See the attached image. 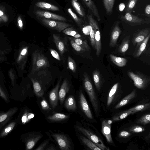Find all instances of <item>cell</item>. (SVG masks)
I'll use <instances>...</instances> for the list:
<instances>
[{
	"instance_id": "1f68e13d",
	"label": "cell",
	"mask_w": 150,
	"mask_h": 150,
	"mask_svg": "<svg viewBox=\"0 0 150 150\" xmlns=\"http://www.w3.org/2000/svg\"><path fill=\"white\" fill-rule=\"evenodd\" d=\"M129 37L125 38L119 48V52L122 54H124L129 48Z\"/></svg>"
},
{
	"instance_id": "5bb4252c",
	"label": "cell",
	"mask_w": 150,
	"mask_h": 150,
	"mask_svg": "<svg viewBox=\"0 0 150 150\" xmlns=\"http://www.w3.org/2000/svg\"><path fill=\"white\" fill-rule=\"evenodd\" d=\"M70 85L67 78L63 81L58 92V100L62 104L64 102L67 94L69 92Z\"/></svg>"
},
{
	"instance_id": "3957f363",
	"label": "cell",
	"mask_w": 150,
	"mask_h": 150,
	"mask_svg": "<svg viewBox=\"0 0 150 150\" xmlns=\"http://www.w3.org/2000/svg\"><path fill=\"white\" fill-rule=\"evenodd\" d=\"M88 18L90 24L92 27L94 31L96 54L98 57L101 52L102 50L101 36L99 28L97 23L93 18L91 15H88Z\"/></svg>"
},
{
	"instance_id": "bcb514c9",
	"label": "cell",
	"mask_w": 150,
	"mask_h": 150,
	"mask_svg": "<svg viewBox=\"0 0 150 150\" xmlns=\"http://www.w3.org/2000/svg\"><path fill=\"white\" fill-rule=\"evenodd\" d=\"M41 107L42 109L43 110H51V109L44 98H43L40 103Z\"/></svg>"
},
{
	"instance_id": "4dcf8cb0",
	"label": "cell",
	"mask_w": 150,
	"mask_h": 150,
	"mask_svg": "<svg viewBox=\"0 0 150 150\" xmlns=\"http://www.w3.org/2000/svg\"><path fill=\"white\" fill-rule=\"evenodd\" d=\"M15 121L10 123L0 133V138L4 137L9 133L13 129L16 125Z\"/></svg>"
},
{
	"instance_id": "ac0fdd59",
	"label": "cell",
	"mask_w": 150,
	"mask_h": 150,
	"mask_svg": "<svg viewBox=\"0 0 150 150\" xmlns=\"http://www.w3.org/2000/svg\"><path fill=\"white\" fill-rule=\"evenodd\" d=\"M53 42L61 55L62 56L66 51L64 43L60 37L56 34H53Z\"/></svg>"
},
{
	"instance_id": "cb8c5ba5",
	"label": "cell",
	"mask_w": 150,
	"mask_h": 150,
	"mask_svg": "<svg viewBox=\"0 0 150 150\" xmlns=\"http://www.w3.org/2000/svg\"><path fill=\"white\" fill-rule=\"evenodd\" d=\"M110 57L112 62L118 67H123L127 62V59L124 58L116 57L111 54H110Z\"/></svg>"
},
{
	"instance_id": "74e56055",
	"label": "cell",
	"mask_w": 150,
	"mask_h": 150,
	"mask_svg": "<svg viewBox=\"0 0 150 150\" xmlns=\"http://www.w3.org/2000/svg\"><path fill=\"white\" fill-rule=\"evenodd\" d=\"M34 114L31 112L26 111L23 114L21 118V121L23 124H25L28 122L34 117Z\"/></svg>"
},
{
	"instance_id": "44dd1931",
	"label": "cell",
	"mask_w": 150,
	"mask_h": 150,
	"mask_svg": "<svg viewBox=\"0 0 150 150\" xmlns=\"http://www.w3.org/2000/svg\"><path fill=\"white\" fill-rule=\"evenodd\" d=\"M136 95V91L134 90L130 93L124 98L115 107V109H117L127 104L132 99L134 98Z\"/></svg>"
},
{
	"instance_id": "7c38bea8",
	"label": "cell",
	"mask_w": 150,
	"mask_h": 150,
	"mask_svg": "<svg viewBox=\"0 0 150 150\" xmlns=\"http://www.w3.org/2000/svg\"><path fill=\"white\" fill-rule=\"evenodd\" d=\"M62 77L61 76L54 88L50 92L49 99L52 108L54 109L57 106L58 100V90Z\"/></svg>"
},
{
	"instance_id": "9a60e30c",
	"label": "cell",
	"mask_w": 150,
	"mask_h": 150,
	"mask_svg": "<svg viewBox=\"0 0 150 150\" xmlns=\"http://www.w3.org/2000/svg\"><path fill=\"white\" fill-rule=\"evenodd\" d=\"M18 110V108L15 107L11 108L6 112L0 114V128L9 120Z\"/></svg>"
},
{
	"instance_id": "e575fe53",
	"label": "cell",
	"mask_w": 150,
	"mask_h": 150,
	"mask_svg": "<svg viewBox=\"0 0 150 150\" xmlns=\"http://www.w3.org/2000/svg\"><path fill=\"white\" fill-rule=\"evenodd\" d=\"M76 43L80 45L86 51L89 50L90 47L86 40H83L79 38L70 37Z\"/></svg>"
},
{
	"instance_id": "d6986e66",
	"label": "cell",
	"mask_w": 150,
	"mask_h": 150,
	"mask_svg": "<svg viewBox=\"0 0 150 150\" xmlns=\"http://www.w3.org/2000/svg\"><path fill=\"white\" fill-rule=\"evenodd\" d=\"M64 106L67 110L74 111L77 109V105L75 98L72 95L69 96L65 100Z\"/></svg>"
},
{
	"instance_id": "603a6c76",
	"label": "cell",
	"mask_w": 150,
	"mask_h": 150,
	"mask_svg": "<svg viewBox=\"0 0 150 150\" xmlns=\"http://www.w3.org/2000/svg\"><path fill=\"white\" fill-rule=\"evenodd\" d=\"M69 117V115L63 113H55L47 117V119L52 122L64 121Z\"/></svg>"
},
{
	"instance_id": "30bf717a",
	"label": "cell",
	"mask_w": 150,
	"mask_h": 150,
	"mask_svg": "<svg viewBox=\"0 0 150 150\" xmlns=\"http://www.w3.org/2000/svg\"><path fill=\"white\" fill-rule=\"evenodd\" d=\"M37 17L52 20L66 21L67 19L63 16L48 11L37 10L35 12Z\"/></svg>"
},
{
	"instance_id": "b9f144b4",
	"label": "cell",
	"mask_w": 150,
	"mask_h": 150,
	"mask_svg": "<svg viewBox=\"0 0 150 150\" xmlns=\"http://www.w3.org/2000/svg\"><path fill=\"white\" fill-rule=\"evenodd\" d=\"M70 44L73 48L76 51L80 52L86 51L80 45L76 43L70 37H68Z\"/></svg>"
},
{
	"instance_id": "ffe728a7",
	"label": "cell",
	"mask_w": 150,
	"mask_h": 150,
	"mask_svg": "<svg viewBox=\"0 0 150 150\" xmlns=\"http://www.w3.org/2000/svg\"><path fill=\"white\" fill-rule=\"evenodd\" d=\"M88 9L96 18L98 21H100V18L99 15L97 7L92 0H83Z\"/></svg>"
},
{
	"instance_id": "681fc988",
	"label": "cell",
	"mask_w": 150,
	"mask_h": 150,
	"mask_svg": "<svg viewBox=\"0 0 150 150\" xmlns=\"http://www.w3.org/2000/svg\"><path fill=\"white\" fill-rule=\"evenodd\" d=\"M131 133L129 132L123 131L120 132L119 134V136L121 137L126 138L129 137Z\"/></svg>"
},
{
	"instance_id": "277c9868",
	"label": "cell",
	"mask_w": 150,
	"mask_h": 150,
	"mask_svg": "<svg viewBox=\"0 0 150 150\" xmlns=\"http://www.w3.org/2000/svg\"><path fill=\"white\" fill-rule=\"evenodd\" d=\"M33 56V71H38L49 67L50 64L47 58L39 50L35 52Z\"/></svg>"
},
{
	"instance_id": "ab89813d",
	"label": "cell",
	"mask_w": 150,
	"mask_h": 150,
	"mask_svg": "<svg viewBox=\"0 0 150 150\" xmlns=\"http://www.w3.org/2000/svg\"><path fill=\"white\" fill-rule=\"evenodd\" d=\"M68 65L69 68L73 72H76V66L74 60L70 56L68 57Z\"/></svg>"
},
{
	"instance_id": "7dc6e473",
	"label": "cell",
	"mask_w": 150,
	"mask_h": 150,
	"mask_svg": "<svg viewBox=\"0 0 150 150\" xmlns=\"http://www.w3.org/2000/svg\"><path fill=\"white\" fill-rule=\"evenodd\" d=\"M50 140L49 139H46L43 141L39 146H38L35 150H45Z\"/></svg>"
},
{
	"instance_id": "db71d44e",
	"label": "cell",
	"mask_w": 150,
	"mask_h": 150,
	"mask_svg": "<svg viewBox=\"0 0 150 150\" xmlns=\"http://www.w3.org/2000/svg\"><path fill=\"white\" fill-rule=\"evenodd\" d=\"M0 17L4 21L7 20V18L6 16H4V14L2 11L0 10Z\"/></svg>"
},
{
	"instance_id": "60d3db41",
	"label": "cell",
	"mask_w": 150,
	"mask_h": 150,
	"mask_svg": "<svg viewBox=\"0 0 150 150\" xmlns=\"http://www.w3.org/2000/svg\"><path fill=\"white\" fill-rule=\"evenodd\" d=\"M89 34L90 37V41L91 44L95 50L96 45L95 40V33L93 28L91 25Z\"/></svg>"
},
{
	"instance_id": "ee69618b",
	"label": "cell",
	"mask_w": 150,
	"mask_h": 150,
	"mask_svg": "<svg viewBox=\"0 0 150 150\" xmlns=\"http://www.w3.org/2000/svg\"><path fill=\"white\" fill-rule=\"evenodd\" d=\"M137 1V0H129L126 9L127 12H130L132 10L135 5Z\"/></svg>"
},
{
	"instance_id": "52a82bcc",
	"label": "cell",
	"mask_w": 150,
	"mask_h": 150,
	"mask_svg": "<svg viewBox=\"0 0 150 150\" xmlns=\"http://www.w3.org/2000/svg\"><path fill=\"white\" fill-rule=\"evenodd\" d=\"M51 135L61 150H71V142L66 135L64 134L57 133H52Z\"/></svg>"
},
{
	"instance_id": "f1b7e54d",
	"label": "cell",
	"mask_w": 150,
	"mask_h": 150,
	"mask_svg": "<svg viewBox=\"0 0 150 150\" xmlns=\"http://www.w3.org/2000/svg\"><path fill=\"white\" fill-rule=\"evenodd\" d=\"M150 107V103H146L136 106L130 108L127 110L132 112V114L139 111L145 110L149 108Z\"/></svg>"
},
{
	"instance_id": "484cf974",
	"label": "cell",
	"mask_w": 150,
	"mask_h": 150,
	"mask_svg": "<svg viewBox=\"0 0 150 150\" xmlns=\"http://www.w3.org/2000/svg\"><path fill=\"white\" fill-rule=\"evenodd\" d=\"M118 86V83L115 84L110 89L108 96L107 105L109 106L112 102L117 89Z\"/></svg>"
},
{
	"instance_id": "836d02e7",
	"label": "cell",
	"mask_w": 150,
	"mask_h": 150,
	"mask_svg": "<svg viewBox=\"0 0 150 150\" xmlns=\"http://www.w3.org/2000/svg\"><path fill=\"white\" fill-rule=\"evenodd\" d=\"M65 34L75 38H79L81 35L71 27L67 28L62 31Z\"/></svg>"
},
{
	"instance_id": "8d00e7d4",
	"label": "cell",
	"mask_w": 150,
	"mask_h": 150,
	"mask_svg": "<svg viewBox=\"0 0 150 150\" xmlns=\"http://www.w3.org/2000/svg\"><path fill=\"white\" fill-rule=\"evenodd\" d=\"M71 4L74 8L80 15L83 17L85 15L84 12L80 6L77 0H71Z\"/></svg>"
},
{
	"instance_id": "8fae6325",
	"label": "cell",
	"mask_w": 150,
	"mask_h": 150,
	"mask_svg": "<svg viewBox=\"0 0 150 150\" xmlns=\"http://www.w3.org/2000/svg\"><path fill=\"white\" fill-rule=\"evenodd\" d=\"M112 123V121L111 120H103L102 123V132L107 142L110 144L113 143L111 133Z\"/></svg>"
},
{
	"instance_id": "2e32d148",
	"label": "cell",
	"mask_w": 150,
	"mask_h": 150,
	"mask_svg": "<svg viewBox=\"0 0 150 150\" xmlns=\"http://www.w3.org/2000/svg\"><path fill=\"white\" fill-rule=\"evenodd\" d=\"M149 33L150 31L149 29L145 28L141 30L133 39V44H137V46H139Z\"/></svg>"
},
{
	"instance_id": "5b68a950",
	"label": "cell",
	"mask_w": 150,
	"mask_h": 150,
	"mask_svg": "<svg viewBox=\"0 0 150 150\" xmlns=\"http://www.w3.org/2000/svg\"><path fill=\"white\" fill-rule=\"evenodd\" d=\"M76 129L94 143L101 150H109V147L106 146L100 139L90 131L79 125L75 126Z\"/></svg>"
},
{
	"instance_id": "f5cc1de1",
	"label": "cell",
	"mask_w": 150,
	"mask_h": 150,
	"mask_svg": "<svg viewBox=\"0 0 150 150\" xmlns=\"http://www.w3.org/2000/svg\"><path fill=\"white\" fill-rule=\"evenodd\" d=\"M125 7V5L123 3L120 4L119 6V8L120 11H122Z\"/></svg>"
},
{
	"instance_id": "ba28073f",
	"label": "cell",
	"mask_w": 150,
	"mask_h": 150,
	"mask_svg": "<svg viewBox=\"0 0 150 150\" xmlns=\"http://www.w3.org/2000/svg\"><path fill=\"white\" fill-rule=\"evenodd\" d=\"M43 136L40 132H33L29 133L25 141L26 150L31 149Z\"/></svg>"
},
{
	"instance_id": "f546056e",
	"label": "cell",
	"mask_w": 150,
	"mask_h": 150,
	"mask_svg": "<svg viewBox=\"0 0 150 150\" xmlns=\"http://www.w3.org/2000/svg\"><path fill=\"white\" fill-rule=\"evenodd\" d=\"M150 37V34L149 33L140 45L139 48L137 51L136 53H134V56L135 57H139L144 51L149 40Z\"/></svg>"
},
{
	"instance_id": "83f0119b",
	"label": "cell",
	"mask_w": 150,
	"mask_h": 150,
	"mask_svg": "<svg viewBox=\"0 0 150 150\" xmlns=\"http://www.w3.org/2000/svg\"><path fill=\"white\" fill-rule=\"evenodd\" d=\"M93 77L96 87L98 91L101 88V80L100 73L98 71L95 70L93 73Z\"/></svg>"
},
{
	"instance_id": "9f6ffc18",
	"label": "cell",
	"mask_w": 150,
	"mask_h": 150,
	"mask_svg": "<svg viewBox=\"0 0 150 150\" xmlns=\"http://www.w3.org/2000/svg\"><path fill=\"white\" fill-rule=\"evenodd\" d=\"M27 50L26 49H24L22 51L21 54L22 55H25L26 53Z\"/></svg>"
},
{
	"instance_id": "6da1fadb",
	"label": "cell",
	"mask_w": 150,
	"mask_h": 150,
	"mask_svg": "<svg viewBox=\"0 0 150 150\" xmlns=\"http://www.w3.org/2000/svg\"><path fill=\"white\" fill-rule=\"evenodd\" d=\"M84 87L89 96L90 100L96 113L98 112L99 107L96 95L88 75L85 73L83 76Z\"/></svg>"
},
{
	"instance_id": "11a10c76",
	"label": "cell",
	"mask_w": 150,
	"mask_h": 150,
	"mask_svg": "<svg viewBox=\"0 0 150 150\" xmlns=\"http://www.w3.org/2000/svg\"><path fill=\"white\" fill-rule=\"evenodd\" d=\"M18 23L19 26L21 27L23 26V23L20 17H19L18 18Z\"/></svg>"
},
{
	"instance_id": "f6af8a7d",
	"label": "cell",
	"mask_w": 150,
	"mask_h": 150,
	"mask_svg": "<svg viewBox=\"0 0 150 150\" xmlns=\"http://www.w3.org/2000/svg\"><path fill=\"white\" fill-rule=\"evenodd\" d=\"M67 11L68 12L72 17L77 24L79 25H80L81 23V20L77 17L76 15L73 12L71 9V8H69L68 9Z\"/></svg>"
},
{
	"instance_id": "9c48e42d",
	"label": "cell",
	"mask_w": 150,
	"mask_h": 150,
	"mask_svg": "<svg viewBox=\"0 0 150 150\" xmlns=\"http://www.w3.org/2000/svg\"><path fill=\"white\" fill-rule=\"evenodd\" d=\"M80 105L81 110L85 115L89 119H93L92 114L87 100L83 92L81 90L79 94Z\"/></svg>"
},
{
	"instance_id": "4fadbf2b",
	"label": "cell",
	"mask_w": 150,
	"mask_h": 150,
	"mask_svg": "<svg viewBox=\"0 0 150 150\" xmlns=\"http://www.w3.org/2000/svg\"><path fill=\"white\" fill-rule=\"evenodd\" d=\"M122 19L127 22L134 25H139L147 23V21L133 15L130 12H127L125 15L122 17Z\"/></svg>"
},
{
	"instance_id": "e0dca14e",
	"label": "cell",
	"mask_w": 150,
	"mask_h": 150,
	"mask_svg": "<svg viewBox=\"0 0 150 150\" xmlns=\"http://www.w3.org/2000/svg\"><path fill=\"white\" fill-rule=\"evenodd\" d=\"M121 30L117 24L114 26L111 32L110 41V46L113 47L117 44V40L120 35Z\"/></svg>"
},
{
	"instance_id": "f907efd6",
	"label": "cell",
	"mask_w": 150,
	"mask_h": 150,
	"mask_svg": "<svg viewBox=\"0 0 150 150\" xmlns=\"http://www.w3.org/2000/svg\"><path fill=\"white\" fill-rule=\"evenodd\" d=\"M145 12L146 14L149 17L150 16V5L148 4L146 6Z\"/></svg>"
},
{
	"instance_id": "7bdbcfd3",
	"label": "cell",
	"mask_w": 150,
	"mask_h": 150,
	"mask_svg": "<svg viewBox=\"0 0 150 150\" xmlns=\"http://www.w3.org/2000/svg\"><path fill=\"white\" fill-rule=\"evenodd\" d=\"M129 130L131 132L139 133L144 131L145 129L142 126L136 125L131 127Z\"/></svg>"
},
{
	"instance_id": "816d5d0a",
	"label": "cell",
	"mask_w": 150,
	"mask_h": 150,
	"mask_svg": "<svg viewBox=\"0 0 150 150\" xmlns=\"http://www.w3.org/2000/svg\"><path fill=\"white\" fill-rule=\"evenodd\" d=\"M45 150H57L55 146L53 144H51L47 146L45 149Z\"/></svg>"
},
{
	"instance_id": "7402d4cb",
	"label": "cell",
	"mask_w": 150,
	"mask_h": 150,
	"mask_svg": "<svg viewBox=\"0 0 150 150\" xmlns=\"http://www.w3.org/2000/svg\"><path fill=\"white\" fill-rule=\"evenodd\" d=\"M34 91L36 95L39 97H42L45 91L38 80L32 79Z\"/></svg>"
},
{
	"instance_id": "4316f807",
	"label": "cell",
	"mask_w": 150,
	"mask_h": 150,
	"mask_svg": "<svg viewBox=\"0 0 150 150\" xmlns=\"http://www.w3.org/2000/svg\"><path fill=\"white\" fill-rule=\"evenodd\" d=\"M81 139L82 143L88 147L93 150H101L98 147L90 140L84 137L81 136Z\"/></svg>"
},
{
	"instance_id": "d4e9b609",
	"label": "cell",
	"mask_w": 150,
	"mask_h": 150,
	"mask_svg": "<svg viewBox=\"0 0 150 150\" xmlns=\"http://www.w3.org/2000/svg\"><path fill=\"white\" fill-rule=\"evenodd\" d=\"M35 5L38 7L46 10L52 11H58L59 10L57 6L45 2H38Z\"/></svg>"
},
{
	"instance_id": "8992f818",
	"label": "cell",
	"mask_w": 150,
	"mask_h": 150,
	"mask_svg": "<svg viewBox=\"0 0 150 150\" xmlns=\"http://www.w3.org/2000/svg\"><path fill=\"white\" fill-rule=\"evenodd\" d=\"M38 19L46 26L59 32H61L66 28L72 26L71 25L63 22L43 18H39Z\"/></svg>"
},
{
	"instance_id": "c3c4849f",
	"label": "cell",
	"mask_w": 150,
	"mask_h": 150,
	"mask_svg": "<svg viewBox=\"0 0 150 150\" xmlns=\"http://www.w3.org/2000/svg\"><path fill=\"white\" fill-rule=\"evenodd\" d=\"M50 51L52 56L56 59L61 61V59L58 53L54 50L50 48Z\"/></svg>"
},
{
	"instance_id": "f35d334b",
	"label": "cell",
	"mask_w": 150,
	"mask_h": 150,
	"mask_svg": "<svg viewBox=\"0 0 150 150\" xmlns=\"http://www.w3.org/2000/svg\"><path fill=\"white\" fill-rule=\"evenodd\" d=\"M150 122V114H146L142 116L137 120L136 122L137 124L145 125L149 124Z\"/></svg>"
},
{
	"instance_id": "7a4b0ae2",
	"label": "cell",
	"mask_w": 150,
	"mask_h": 150,
	"mask_svg": "<svg viewBox=\"0 0 150 150\" xmlns=\"http://www.w3.org/2000/svg\"><path fill=\"white\" fill-rule=\"evenodd\" d=\"M129 77L133 81L135 86L138 88L143 89L146 87L150 83V78L147 76L140 73H134L128 71Z\"/></svg>"
},
{
	"instance_id": "d590c367",
	"label": "cell",
	"mask_w": 150,
	"mask_h": 150,
	"mask_svg": "<svg viewBox=\"0 0 150 150\" xmlns=\"http://www.w3.org/2000/svg\"><path fill=\"white\" fill-rule=\"evenodd\" d=\"M115 0H103L104 5L107 12H112Z\"/></svg>"
},
{
	"instance_id": "d6a6232c",
	"label": "cell",
	"mask_w": 150,
	"mask_h": 150,
	"mask_svg": "<svg viewBox=\"0 0 150 150\" xmlns=\"http://www.w3.org/2000/svg\"><path fill=\"white\" fill-rule=\"evenodd\" d=\"M132 112L130 111L127 110L119 113L114 116L112 119V121H116L123 120L128 115L132 114Z\"/></svg>"
}]
</instances>
